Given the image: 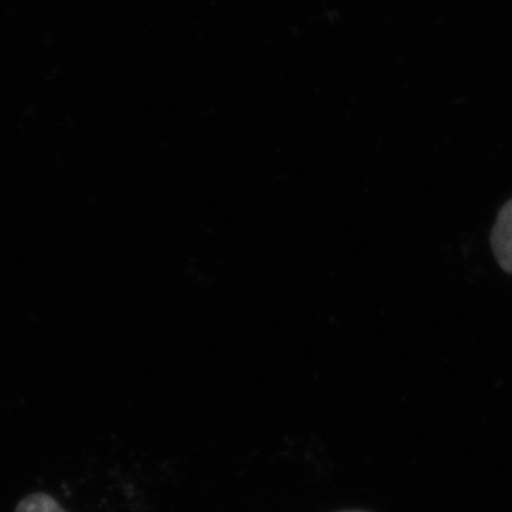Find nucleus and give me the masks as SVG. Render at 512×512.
<instances>
[{
  "mask_svg": "<svg viewBox=\"0 0 512 512\" xmlns=\"http://www.w3.org/2000/svg\"><path fill=\"white\" fill-rule=\"evenodd\" d=\"M15 512H67L60 506L57 499L52 498L47 493H32L29 496H25Z\"/></svg>",
  "mask_w": 512,
  "mask_h": 512,
  "instance_id": "obj_2",
  "label": "nucleus"
},
{
  "mask_svg": "<svg viewBox=\"0 0 512 512\" xmlns=\"http://www.w3.org/2000/svg\"><path fill=\"white\" fill-rule=\"evenodd\" d=\"M340 512H367V511H340Z\"/></svg>",
  "mask_w": 512,
  "mask_h": 512,
  "instance_id": "obj_3",
  "label": "nucleus"
},
{
  "mask_svg": "<svg viewBox=\"0 0 512 512\" xmlns=\"http://www.w3.org/2000/svg\"><path fill=\"white\" fill-rule=\"evenodd\" d=\"M491 247L501 269L512 274V199L499 211L491 232Z\"/></svg>",
  "mask_w": 512,
  "mask_h": 512,
  "instance_id": "obj_1",
  "label": "nucleus"
}]
</instances>
